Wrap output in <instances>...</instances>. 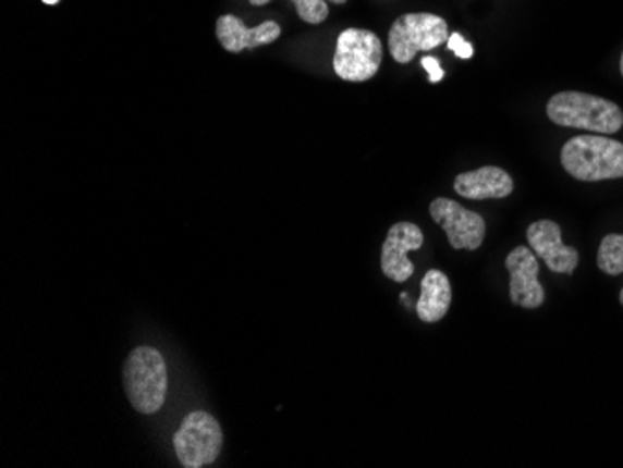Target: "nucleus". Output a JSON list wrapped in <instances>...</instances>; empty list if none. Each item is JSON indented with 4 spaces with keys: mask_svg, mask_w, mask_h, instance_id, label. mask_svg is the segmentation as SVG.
I'll return each instance as SVG.
<instances>
[{
    "mask_svg": "<svg viewBox=\"0 0 623 468\" xmlns=\"http://www.w3.org/2000/svg\"><path fill=\"white\" fill-rule=\"evenodd\" d=\"M547 116L562 127L614 135L623 127V112L609 99L585 91H560L547 103Z\"/></svg>",
    "mask_w": 623,
    "mask_h": 468,
    "instance_id": "nucleus-1",
    "label": "nucleus"
},
{
    "mask_svg": "<svg viewBox=\"0 0 623 468\" xmlns=\"http://www.w3.org/2000/svg\"><path fill=\"white\" fill-rule=\"evenodd\" d=\"M562 167L578 182L623 177V144L614 138L581 135L567 140L560 153Z\"/></svg>",
    "mask_w": 623,
    "mask_h": 468,
    "instance_id": "nucleus-2",
    "label": "nucleus"
},
{
    "mask_svg": "<svg viewBox=\"0 0 623 468\" xmlns=\"http://www.w3.org/2000/svg\"><path fill=\"white\" fill-rule=\"evenodd\" d=\"M169 373L161 353L143 345L130 353L124 365L125 396L133 409L154 415L161 409L167 397Z\"/></svg>",
    "mask_w": 623,
    "mask_h": 468,
    "instance_id": "nucleus-3",
    "label": "nucleus"
},
{
    "mask_svg": "<svg viewBox=\"0 0 623 468\" xmlns=\"http://www.w3.org/2000/svg\"><path fill=\"white\" fill-rule=\"evenodd\" d=\"M449 23L436 13H403L389 30V51L400 64H410L420 51H433L449 41Z\"/></svg>",
    "mask_w": 623,
    "mask_h": 468,
    "instance_id": "nucleus-4",
    "label": "nucleus"
},
{
    "mask_svg": "<svg viewBox=\"0 0 623 468\" xmlns=\"http://www.w3.org/2000/svg\"><path fill=\"white\" fill-rule=\"evenodd\" d=\"M383 62V44L376 33L364 28H345L337 39L334 73L347 83H364L376 77Z\"/></svg>",
    "mask_w": 623,
    "mask_h": 468,
    "instance_id": "nucleus-5",
    "label": "nucleus"
},
{
    "mask_svg": "<svg viewBox=\"0 0 623 468\" xmlns=\"http://www.w3.org/2000/svg\"><path fill=\"white\" fill-rule=\"evenodd\" d=\"M175 456L185 468L208 467L222 448V431L209 412L195 410L183 420L174 435Z\"/></svg>",
    "mask_w": 623,
    "mask_h": 468,
    "instance_id": "nucleus-6",
    "label": "nucleus"
},
{
    "mask_svg": "<svg viewBox=\"0 0 623 468\" xmlns=\"http://www.w3.org/2000/svg\"><path fill=\"white\" fill-rule=\"evenodd\" d=\"M429 215L449 235L455 250H476L486 237V221L449 198H437L429 206Z\"/></svg>",
    "mask_w": 623,
    "mask_h": 468,
    "instance_id": "nucleus-7",
    "label": "nucleus"
},
{
    "mask_svg": "<svg viewBox=\"0 0 623 468\" xmlns=\"http://www.w3.org/2000/svg\"><path fill=\"white\" fill-rule=\"evenodd\" d=\"M424 245L423 230L413 222H398L387 234L381 250V269L384 276L402 284L415 273V266L407 258V253L418 250Z\"/></svg>",
    "mask_w": 623,
    "mask_h": 468,
    "instance_id": "nucleus-8",
    "label": "nucleus"
},
{
    "mask_svg": "<svg viewBox=\"0 0 623 468\" xmlns=\"http://www.w3.org/2000/svg\"><path fill=\"white\" fill-rule=\"evenodd\" d=\"M506 269L510 271V299L513 305L521 308H539L543 305L546 292L538 280V258L530 248H513L508 254Z\"/></svg>",
    "mask_w": 623,
    "mask_h": 468,
    "instance_id": "nucleus-9",
    "label": "nucleus"
},
{
    "mask_svg": "<svg viewBox=\"0 0 623 468\" xmlns=\"http://www.w3.org/2000/svg\"><path fill=\"white\" fill-rule=\"evenodd\" d=\"M526 239L552 273L572 274L578 266L577 248L565 247L562 230L552 221H538L528 226Z\"/></svg>",
    "mask_w": 623,
    "mask_h": 468,
    "instance_id": "nucleus-10",
    "label": "nucleus"
},
{
    "mask_svg": "<svg viewBox=\"0 0 623 468\" xmlns=\"http://www.w3.org/2000/svg\"><path fill=\"white\" fill-rule=\"evenodd\" d=\"M215 34L228 52L237 54L245 49H256V47L273 44L280 38L282 28L277 21H266V23L248 28L243 20L235 17L232 13H227L217 20Z\"/></svg>",
    "mask_w": 623,
    "mask_h": 468,
    "instance_id": "nucleus-11",
    "label": "nucleus"
},
{
    "mask_svg": "<svg viewBox=\"0 0 623 468\" xmlns=\"http://www.w3.org/2000/svg\"><path fill=\"white\" fill-rule=\"evenodd\" d=\"M454 189L457 195L468 200L506 198L512 195L513 180L506 170L499 167H481L455 177Z\"/></svg>",
    "mask_w": 623,
    "mask_h": 468,
    "instance_id": "nucleus-12",
    "label": "nucleus"
},
{
    "mask_svg": "<svg viewBox=\"0 0 623 468\" xmlns=\"http://www.w3.org/2000/svg\"><path fill=\"white\" fill-rule=\"evenodd\" d=\"M452 303V286L447 274L431 269L420 282V299L416 303V313L424 323H437L449 313Z\"/></svg>",
    "mask_w": 623,
    "mask_h": 468,
    "instance_id": "nucleus-13",
    "label": "nucleus"
},
{
    "mask_svg": "<svg viewBox=\"0 0 623 468\" xmlns=\"http://www.w3.org/2000/svg\"><path fill=\"white\" fill-rule=\"evenodd\" d=\"M598 266L603 273L616 274L623 273V235H607L601 245H599Z\"/></svg>",
    "mask_w": 623,
    "mask_h": 468,
    "instance_id": "nucleus-14",
    "label": "nucleus"
},
{
    "mask_svg": "<svg viewBox=\"0 0 623 468\" xmlns=\"http://www.w3.org/2000/svg\"><path fill=\"white\" fill-rule=\"evenodd\" d=\"M450 51L454 52L457 59L468 60L473 59L474 47L473 44H468L467 39L463 38L462 34L454 33L450 34L449 41Z\"/></svg>",
    "mask_w": 623,
    "mask_h": 468,
    "instance_id": "nucleus-15",
    "label": "nucleus"
},
{
    "mask_svg": "<svg viewBox=\"0 0 623 468\" xmlns=\"http://www.w3.org/2000/svg\"><path fill=\"white\" fill-rule=\"evenodd\" d=\"M420 62H423L424 70L428 72L429 83H441L444 72H442L441 65H439V60L433 59V57H424Z\"/></svg>",
    "mask_w": 623,
    "mask_h": 468,
    "instance_id": "nucleus-16",
    "label": "nucleus"
},
{
    "mask_svg": "<svg viewBox=\"0 0 623 468\" xmlns=\"http://www.w3.org/2000/svg\"><path fill=\"white\" fill-rule=\"evenodd\" d=\"M253 7H266L271 0H248Z\"/></svg>",
    "mask_w": 623,
    "mask_h": 468,
    "instance_id": "nucleus-17",
    "label": "nucleus"
},
{
    "mask_svg": "<svg viewBox=\"0 0 623 468\" xmlns=\"http://www.w3.org/2000/svg\"><path fill=\"white\" fill-rule=\"evenodd\" d=\"M44 2L49 4V7H54V4H59L60 0H44Z\"/></svg>",
    "mask_w": 623,
    "mask_h": 468,
    "instance_id": "nucleus-18",
    "label": "nucleus"
},
{
    "mask_svg": "<svg viewBox=\"0 0 623 468\" xmlns=\"http://www.w3.org/2000/svg\"><path fill=\"white\" fill-rule=\"evenodd\" d=\"M329 2H334V4H345L347 0H329Z\"/></svg>",
    "mask_w": 623,
    "mask_h": 468,
    "instance_id": "nucleus-19",
    "label": "nucleus"
},
{
    "mask_svg": "<svg viewBox=\"0 0 623 468\" xmlns=\"http://www.w3.org/2000/svg\"><path fill=\"white\" fill-rule=\"evenodd\" d=\"M620 72H622L623 75V52H622V62H620Z\"/></svg>",
    "mask_w": 623,
    "mask_h": 468,
    "instance_id": "nucleus-20",
    "label": "nucleus"
},
{
    "mask_svg": "<svg viewBox=\"0 0 623 468\" xmlns=\"http://www.w3.org/2000/svg\"><path fill=\"white\" fill-rule=\"evenodd\" d=\"M620 303H622V306H623V290H622V293H620Z\"/></svg>",
    "mask_w": 623,
    "mask_h": 468,
    "instance_id": "nucleus-21",
    "label": "nucleus"
}]
</instances>
